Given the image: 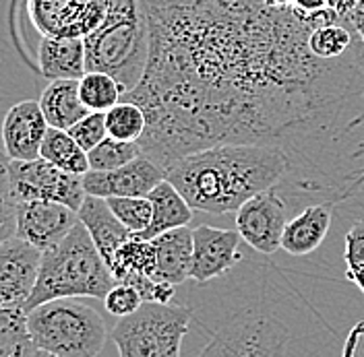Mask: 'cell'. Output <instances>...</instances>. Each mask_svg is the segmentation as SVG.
<instances>
[{"mask_svg":"<svg viewBox=\"0 0 364 357\" xmlns=\"http://www.w3.org/2000/svg\"><path fill=\"white\" fill-rule=\"evenodd\" d=\"M286 215V202L277 186H273L255 194L236 211V231L255 252L275 254L282 250V236L288 224Z\"/></svg>","mask_w":364,"mask_h":357,"instance_id":"9","label":"cell"},{"mask_svg":"<svg viewBox=\"0 0 364 357\" xmlns=\"http://www.w3.org/2000/svg\"><path fill=\"white\" fill-rule=\"evenodd\" d=\"M358 44H360V40L348 21L329 23V25H323L317 29H311V33H309V45H311L313 54L318 58H325V60L343 58Z\"/></svg>","mask_w":364,"mask_h":357,"instance_id":"24","label":"cell"},{"mask_svg":"<svg viewBox=\"0 0 364 357\" xmlns=\"http://www.w3.org/2000/svg\"><path fill=\"white\" fill-rule=\"evenodd\" d=\"M9 157L0 151V244L15 238L17 234V209L19 201L13 192L9 176Z\"/></svg>","mask_w":364,"mask_h":357,"instance_id":"29","label":"cell"},{"mask_svg":"<svg viewBox=\"0 0 364 357\" xmlns=\"http://www.w3.org/2000/svg\"><path fill=\"white\" fill-rule=\"evenodd\" d=\"M156 248V273L154 279L181 285L191 279L193 265V229L188 225L164 231L151 240Z\"/></svg>","mask_w":364,"mask_h":357,"instance_id":"17","label":"cell"},{"mask_svg":"<svg viewBox=\"0 0 364 357\" xmlns=\"http://www.w3.org/2000/svg\"><path fill=\"white\" fill-rule=\"evenodd\" d=\"M33 347L56 357H97L108 324L95 308L75 297L44 302L27 312Z\"/></svg>","mask_w":364,"mask_h":357,"instance_id":"5","label":"cell"},{"mask_svg":"<svg viewBox=\"0 0 364 357\" xmlns=\"http://www.w3.org/2000/svg\"><path fill=\"white\" fill-rule=\"evenodd\" d=\"M116 283H131L139 277H154L156 273V248L151 240L131 236L114 254L110 265Z\"/></svg>","mask_w":364,"mask_h":357,"instance_id":"21","label":"cell"},{"mask_svg":"<svg viewBox=\"0 0 364 357\" xmlns=\"http://www.w3.org/2000/svg\"><path fill=\"white\" fill-rule=\"evenodd\" d=\"M48 128L50 124L36 99H23L9 108L2 122V147L6 157L17 161L38 159Z\"/></svg>","mask_w":364,"mask_h":357,"instance_id":"14","label":"cell"},{"mask_svg":"<svg viewBox=\"0 0 364 357\" xmlns=\"http://www.w3.org/2000/svg\"><path fill=\"white\" fill-rule=\"evenodd\" d=\"M110 11V0H25L27 19L42 38H87Z\"/></svg>","mask_w":364,"mask_h":357,"instance_id":"8","label":"cell"},{"mask_svg":"<svg viewBox=\"0 0 364 357\" xmlns=\"http://www.w3.org/2000/svg\"><path fill=\"white\" fill-rule=\"evenodd\" d=\"M116 285L112 270L100 256L85 225H75L65 240L42 252L38 279L25 310L60 297H97Z\"/></svg>","mask_w":364,"mask_h":357,"instance_id":"3","label":"cell"},{"mask_svg":"<svg viewBox=\"0 0 364 357\" xmlns=\"http://www.w3.org/2000/svg\"><path fill=\"white\" fill-rule=\"evenodd\" d=\"M346 277L364 293V217L356 219L343 240Z\"/></svg>","mask_w":364,"mask_h":357,"instance_id":"30","label":"cell"},{"mask_svg":"<svg viewBox=\"0 0 364 357\" xmlns=\"http://www.w3.org/2000/svg\"><path fill=\"white\" fill-rule=\"evenodd\" d=\"M188 324L186 306L143 302L136 312L118 318L110 339L118 357H181Z\"/></svg>","mask_w":364,"mask_h":357,"instance_id":"6","label":"cell"},{"mask_svg":"<svg viewBox=\"0 0 364 357\" xmlns=\"http://www.w3.org/2000/svg\"><path fill=\"white\" fill-rule=\"evenodd\" d=\"M267 6L273 9H286V6H292V0H263Z\"/></svg>","mask_w":364,"mask_h":357,"instance_id":"36","label":"cell"},{"mask_svg":"<svg viewBox=\"0 0 364 357\" xmlns=\"http://www.w3.org/2000/svg\"><path fill=\"white\" fill-rule=\"evenodd\" d=\"M42 252L19 238L0 244V308H25L38 279Z\"/></svg>","mask_w":364,"mask_h":357,"instance_id":"13","label":"cell"},{"mask_svg":"<svg viewBox=\"0 0 364 357\" xmlns=\"http://www.w3.org/2000/svg\"><path fill=\"white\" fill-rule=\"evenodd\" d=\"M106 202L118 221L135 236H141L151 224L154 207L147 197H112L106 199Z\"/></svg>","mask_w":364,"mask_h":357,"instance_id":"28","label":"cell"},{"mask_svg":"<svg viewBox=\"0 0 364 357\" xmlns=\"http://www.w3.org/2000/svg\"><path fill=\"white\" fill-rule=\"evenodd\" d=\"M290 157L275 145H218L176 161L166 180L195 211L236 213L255 194L277 186Z\"/></svg>","mask_w":364,"mask_h":357,"instance_id":"2","label":"cell"},{"mask_svg":"<svg viewBox=\"0 0 364 357\" xmlns=\"http://www.w3.org/2000/svg\"><path fill=\"white\" fill-rule=\"evenodd\" d=\"M348 23H350V27L354 29V33L358 35V40H360L364 45V0L358 2V6H356L354 13L350 15Z\"/></svg>","mask_w":364,"mask_h":357,"instance_id":"34","label":"cell"},{"mask_svg":"<svg viewBox=\"0 0 364 357\" xmlns=\"http://www.w3.org/2000/svg\"><path fill=\"white\" fill-rule=\"evenodd\" d=\"M292 6L300 13H317L329 6V0H292Z\"/></svg>","mask_w":364,"mask_h":357,"instance_id":"35","label":"cell"},{"mask_svg":"<svg viewBox=\"0 0 364 357\" xmlns=\"http://www.w3.org/2000/svg\"><path fill=\"white\" fill-rule=\"evenodd\" d=\"M40 157L77 176H85L90 172L87 151H83L67 131L48 128L42 149H40Z\"/></svg>","mask_w":364,"mask_h":357,"instance_id":"22","label":"cell"},{"mask_svg":"<svg viewBox=\"0 0 364 357\" xmlns=\"http://www.w3.org/2000/svg\"><path fill=\"white\" fill-rule=\"evenodd\" d=\"M145 126H147L145 114L133 101L120 99L114 108L106 112L108 136L118 138V141L136 143L145 133Z\"/></svg>","mask_w":364,"mask_h":357,"instance_id":"26","label":"cell"},{"mask_svg":"<svg viewBox=\"0 0 364 357\" xmlns=\"http://www.w3.org/2000/svg\"><path fill=\"white\" fill-rule=\"evenodd\" d=\"M149 56L122 99L147 120L141 155L164 172L218 145L304 143L364 118V45L325 60L294 9L263 0H141ZM290 157V155H288Z\"/></svg>","mask_w":364,"mask_h":357,"instance_id":"1","label":"cell"},{"mask_svg":"<svg viewBox=\"0 0 364 357\" xmlns=\"http://www.w3.org/2000/svg\"><path fill=\"white\" fill-rule=\"evenodd\" d=\"M147 199L151 201V207H154V217H151L149 227L139 236L143 240H154L156 236L164 234V231L184 227L195 217L193 215L195 209L184 201V197L168 180H161L158 186L147 194Z\"/></svg>","mask_w":364,"mask_h":357,"instance_id":"19","label":"cell"},{"mask_svg":"<svg viewBox=\"0 0 364 357\" xmlns=\"http://www.w3.org/2000/svg\"><path fill=\"white\" fill-rule=\"evenodd\" d=\"M161 180H166V172L158 163H154L149 157L139 155L118 170H110V172L90 170L83 176V188L85 194L100 199L147 197Z\"/></svg>","mask_w":364,"mask_h":357,"instance_id":"12","label":"cell"},{"mask_svg":"<svg viewBox=\"0 0 364 357\" xmlns=\"http://www.w3.org/2000/svg\"><path fill=\"white\" fill-rule=\"evenodd\" d=\"M240 234L236 229H222L213 225H199L193 229V265L191 279L205 285L242 260Z\"/></svg>","mask_w":364,"mask_h":357,"instance_id":"10","label":"cell"},{"mask_svg":"<svg viewBox=\"0 0 364 357\" xmlns=\"http://www.w3.org/2000/svg\"><path fill=\"white\" fill-rule=\"evenodd\" d=\"M11 186L19 202L46 201L79 211L85 201L83 176L65 172L42 157L31 161H9Z\"/></svg>","mask_w":364,"mask_h":357,"instance_id":"7","label":"cell"},{"mask_svg":"<svg viewBox=\"0 0 364 357\" xmlns=\"http://www.w3.org/2000/svg\"><path fill=\"white\" fill-rule=\"evenodd\" d=\"M139 155H141L139 143L106 136L97 147H93L87 153V159H90V170L93 172H110V170H118L131 163Z\"/></svg>","mask_w":364,"mask_h":357,"instance_id":"27","label":"cell"},{"mask_svg":"<svg viewBox=\"0 0 364 357\" xmlns=\"http://www.w3.org/2000/svg\"><path fill=\"white\" fill-rule=\"evenodd\" d=\"M36 67L48 81H79L87 72L81 38H42L36 50Z\"/></svg>","mask_w":364,"mask_h":357,"instance_id":"15","label":"cell"},{"mask_svg":"<svg viewBox=\"0 0 364 357\" xmlns=\"http://www.w3.org/2000/svg\"><path fill=\"white\" fill-rule=\"evenodd\" d=\"M79 97L90 112H108L122 99V89L106 72L87 70L79 79Z\"/></svg>","mask_w":364,"mask_h":357,"instance_id":"25","label":"cell"},{"mask_svg":"<svg viewBox=\"0 0 364 357\" xmlns=\"http://www.w3.org/2000/svg\"><path fill=\"white\" fill-rule=\"evenodd\" d=\"M141 304H143L141 293L133 285H127V283H116L104 297L106 312L112 314L116 318H124L129 314L136 312L141 308Z\"/></svg>","mask_w":364,"mask_h":357,"instance_id":"32","label":"cell"},{"mask_svg":"<svg viewBox=\"0 0 364 357\" xmlns=\"http://www.w3.org/2000/svg\"><path fill=\"white\" fill-rule=\"evenodd\" d=\"M33 357H56V356H52V353H46V351H40V349H36Z\"/></svg>","mask_w":364,"mask_h":357,"instance_id":"37","label":"cell"},{"mask_svg":"<svg viewBox=\"0 0 364 357\" xmlns=\"http://www.w3.org/2000/svg\"><path fill=\"white\" fill-rule=\"evenodd\" d=\"M85 44L87 70L106 72L120 85L122 95L139 85L149 56V25L141 0H110L106 19Z\"/></svg>","mask_w":364,"mask_h":357,"instance_id":"4","label":"cell"},{"mask_svg":"<svg viewBox=\"0 0 364 357\" xmlns=\"http://www.w3.org/2000/svg\"><path fill=\"white\" fill-rule=\"evenodd\" d=\"M333 204L336 201L309 204L296 217L288 219L282 236V250L290 256H306L315 252L329 234Z\"/></svg>","mask_w":364,"mask_h":357,"instance_id":"16","label":"cell"},{"mask_svg":"<svg viewBox=\"0 0 364 357\" xmlns=\"http://www.w3.org/2000/svg\"><path fill=\"white\" fill-rule=\"evenodd\" d=\"M360 0H329V9L340 17L341 21H348L354 9L358 6Z\"/></svg>","mask_w":364,"mask_h":357,"instance_id":"33","label":"cell"},{"mask_svg":"<svg viewBox=\"0 0 364 357\" xmlns=\"http://www.w3.org/2000/svg\"><path fill=\"white\" fill-rule=\"evenodd\" d=\"M77 215H79V221L90 231L91 240L97 248L100 256L104 258V263L110 268L116 250L124 244L133 234L118 221V217L108 207L106 199H100V197L87 194L81 209L77 211Z\"/></svg>","mask_w":364,"mask_h":357,"instance_id":"18","label":"cell"},{"mask_svg":"<svg viewBox=\"0 0 364 357\" xmlns=\"http://www.w3.org/2000/svg\"><path fill=\"white\" fill-rule=\"evenodd\" d=\"M75 143L90 153L93 147H97L106 136H108V128H106V114L104 112H90L85 118H81L77 124H73L67 131Z\"/></svg>","mask_w":364,"mask_h":357,"instance_id":"31","label":"cell"},{"mask_svg":"<svg viewBox=\"0 0 364 357\" xmlns=\"http://www.w3.org/2000/svg\"><path fill=\"white\" fill-rule=\"evenodd\" d=\"M79 224L77 211L65 204L46 201L19 202L17 209V234L19 238L36 250L46 252L60 240H65L68 231Z\"/></svg>","mask_w":364,"mask_h":357,"instance_id":"11","label":"cell"},{"mask_svg":"<svg viewBox=\"0 0 364 357\" xmlns=\"http://www.w3.org/2000/svg\"><path fill=\"white\" fill-rule=\"evenodd\" d=\"M36 347L21 306L0 308V357H33Z\"/></svg>","mask_w":364,"mask_h":357,"instance_id":"23","label":"cell"},{"mask_svg":"<svg viewBox=\"0 0 364 357\" xmlns=\"http://www.w3.org/2000/svg\"><path fill=\"white\" fill-rule=\"evenodd\" d=\"M50 128L68 131L90 110L79 97V81H50L38 99Z\"/></svg>","mask_w":364,"mask_h":357,"instance_id":"20","label":"cell"}]
</instances>
